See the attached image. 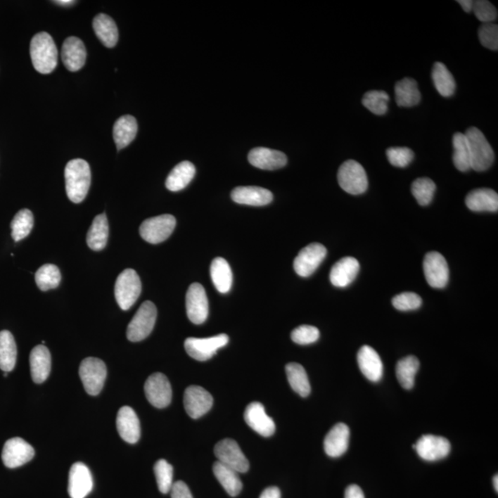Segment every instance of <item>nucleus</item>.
Here are the masks:
<instances>
[{
  "label": "nucleus",
  "mask_w": 498,
  "mask_h": 498,
  "mask_svg": "<svg viewBox=\"0 0 498 498\" xmlns=\"http://www.w3.org/2000/svg\"><path fill=\"white\" fill-rule=\"evenodd\" d=\"M66 192L73 203H81L90 189L91 174L90 165L85 160H71L65 168Z\"/></svg>",
  "instance_id": "obj_1"
},
{
  "label": "nucleus",
  "mask_w": 498,
  "mask_h": 498,
  "mask_svg": "<svg viewBox=\"0 0 498 498\" xmlns=\"http://www.w3.org/2000/svg\"><path fill=\"white\" fill-rule=\"evenodd\" d=\"M30 53L34 69L42 74H49L58 66V49L51 35L46 32L35 34L31 42Z\"/></svg>",
  "instance_id": "obj_2"
},
{
  "label": "nucleus",
  "mask_w": 498,
  "mask_h": 498,
  "mask_svg": "<svg viewBox=\"0 0 498 498\" xmlns=\"http://www.w3.org/2000/svg\"><path fill=\"white\" fill-rule=\"evenodd\" d=\"M464 135L469 145L471 168L477 172L487 170L493 165L494 153L484 133L473 127L468 129Z\"/></svg>",
  "instance_id": "obj_3"
},
{
  "label": "nucleus",
  "mask_w": 498,
  "mask_h": 498,
  "mask_svg": "<svg viewBox=\"0 0 498 498\" xmlns=\"http://www.w3.org/2000/svg\"><path fill=\"white\" fill-rule=\"evenodd\" d=\"M338 183L343 191L351 195L363 194L369 188L366 170L355 160H348L340 166Z\"/></svg>",
  "instance_id": "obj_4"
},
{
  "label": "nucleus",
  "mask_w": 498,
  "mask_h": 498,
  "mask_svg": "<svg viewBox=\"0 0 498 498\" xmlns=\"http://www.w3.org/2000/svg\"><path fill=\"white\" fill-rule=\"evenodd\" d=\"M141 293V281L132 269H124L115 284V296L121 309L129 310L138 300Z\"/></svg>",
  "instance_id": "obj_5"
},
{
  "label": "nucleus",
  "mask_w": 498,
  "mask_h": 498,
  "mask_svg": "<svg viewBox=\"0 0 498 498\" xmlns=\"http://www.w3.org/2000/svg\"><path fill=\"white\" fill-rule=\"evenodd\" d=\"M157 309L151 301L144 302L139 308L134 318L127 326V337L130 342L137 343L146 339L155 325Z\"/></svg>",
  "instance_id": "obj_6"
},
{
  "label": "nucleus",
  "mask_w": 498,
  "mask_h": 498,
  "mask_svg": "<svg viewBox=\"0 0 498 498\" xmlns=\"http://www.w3.org/2000/svg\"><path fill=\"white\" fill-rule=\"evenodd\" d=\"M79 373L89 395L96 396L102 391L108 376V369L102 360L96 357L85 358L79 366Z\"/></svg>",
  "instance_id": "obj_7"
},
{
  "label": "nucleus",
  "mask_w": 498,
  "mask_h": 498,
  "mask_svg": "<svg viewBox=\"0 0 498 498\" xmlns=\"http://www.w3.org/2000/svg\"><path fill=\"white\" fill-rule=\"evenodd\" d=\"M176 224L177 220L173 215L156 216L142 222L139 227V234L145 241L151 244H159L172 235Z\"/></svg>",
  "instance_id": "obj_8"
},
{
  "label": "nucleus",
  "mask_w": 498,
  "mask_h": 498,
  "mask_svg": "<svg viewBox=\"0 0 498 498\" xmlns=\"http://www.w3.org/2000/svg\"><path fill=\"white\" fill-rule=\"evenodd\" d=\"M229 342L226 334H220L210 338H188L185 340V349L189 357L198 361H207L215 357L219 349Z\"/></svg>",
  "instance_id": "obj_9"
},
{
  "label": "nucleus",
  "mask_w": 498,
  "mask_h": 498,
  "mask_svg": "<svg viewBox=\"0 0 498 498\" xmlns=\"http://www.w3.org/2000/svg\"><path fill=\"white\" fill-rule=\"evenodd\" d=\"M327 255V249L319 243H312L302 249L293 262V269L299 276L307 278L319 268Z\"/></svg>",
  "instance_id": "obj_10"
},
{
  "label": "nucleus",
  "mask_w": 498,
  "mask_h": 498,
  "mask_svg": "<svg viewBox=\"0 0 498 498\" xmlns=\"http://www.w3.org/2000/svg\"><path fill=\"white\" fill-rule=\"evenodd\" d=\"M215 454L219 462L236 473H247L249 469L248 459L235 440L227 438L216 444Z\"/></svg>",
  "instance_id": "obj_11"
},
{
  "label": "nucleus",
  "mask_w": 498,
  "mask_h": 498,
  "mask_svg": "<svg viewBox=\"0 0 498 498\" xmlns=\"http://www.w3.org/2000/svg\"><path fill=\"white\" fill-rule=\"evenodd\" d=\"M426 281L433 288L441 289L449 283V269L447 260L438 252H430L423 260Z\"/></svg>",
  "instance_id": "obj_12"
},
{
  "label": "nucleus",
  "mask_w": 498,
  "mask_h": 498,
  "mask_svg": "<svg viewBox=\"0 0 498 498\" xmlns=\"http://www.w3.org/2000/svg\"><path fill=\"white\" fill-rule=\"evenodd\" d=\"M145 395L154 407H167L172 401V388L168 378L162 373L153 374L144 385Z\"/></svg>",
  "instance_id": "obj_13"
},
{
  "label": "nucleus",
  "mask_w": 498,
  "mask_h": 498,
  "mask_svg": "<svg viewBox=\"0 0 498 498\" xmlns=\"http://www.w3.org/2000/svg\"><path fill=\"white\" fill-rule=\"evenodd\" d=\"M186 307L188 318L194 324H203L209 315V302L205 289L200 283H192L186 293Z\"/></svg>",
  "instance_id": "obj_14"
},
{
  "label": "nucleus",
  "mask_w": 498,
  "mask_h": 498,
  "mask_svg": "<svg viewBox=\"0 0 498 498\" xmlns=\"http://www.w3.org/2000/svg\"><path fill=\"white\" fill-rule=\"evenodd\" d=\"M34 449L25 440L14 438L8 440L3 447L2 461L6 467L14 469L32 461Z\"/></svg>",
  "instance_id": "obj_15"
},
{
  "label": "nucleus",
  "mask_w": 498,
  "mask_h": 498,
  "mask_svg": "<svg viewBox=\"0 0 498 498\" xmlns=\"http://www.w3.org/2000/svg\"><path fill=\"white\" fill-rule=\"evenodd\" d=\"M414 449L421 459L426 461H440L449 454V441L434 435H425L414 445Z\"/></svg>",
  "instance_id": "obj_16"
},
{
  "label": "nucleus",
  "mask_w": 498,
  "mask_h": 498,
  "mask_svg": "<svg viewBox=\"0 0 498 498\" xmlns=\"http://www.w3.org/2000/svg\"><path fill=\"white\" fill-rule=\"evenodd\" d=\"M213 398L206 390L198 386L186 388L184 394V405L186 414L193 419H198L212 409Z\"/></svg>",
  "instance_id": "obj_17"
},
{
  "label": "nucleus",
  "mask_w": 498,
  "mask_h": 498,
  "mask_svg": "<svg viewBox=\"0 0 498 498\" xmlns=\"http://www.w3.org/2000/svg\"><path fill=\"white\" fill-rule=\"evenodd\" d=\"M94 487L93 476L82 462H76L70 470L69 494L71 498H85Z\"/></svg>",
  "instance_id": "obj_18"
},
{
  "label": "nucleus",
  "mask_w": 498,
  "mask_h": 498,
  "mask_svg": "<svg viewBox=\"0 0 498 498\" xmlns=\"http://www.w3.org/2000/svg\"><path fill=\"white\" fill-rule=\"evenodd\" d=\"M245 421L249 428L263 437H271L274 434L275 423L271 417L267 415L265 408L260 402H252L245 411Z\"/></svg>",
  "instance_id": "obj_19"
},
{
  "label": "nucleus",
  "mask_w": 498,
  "mask_h": 498,
  "mask_svg": "<svg viewBox=\"0 0 498 498\" xmlns=\"http://www.w3.org/2000/svg\"><path fill=\"white\" fill-rule=\"evenodd\" d=\"M117 428L121 438L129 444L137 443L141 438V423L134 410L124 406L117 413Z\"/></svg>",
  "instance_id": "obj_20"
},
{
  "label": "nucleus",
  "mask_w": 498,
  "mask_h": 498,
  "mask_svg": "<svg viewBox=\"0 0 498 498\" xmlns=\"http://www.w3.org/2000/svg\"><path fill=\"white\" fill-rule=\"evenodd\" d=\"M248 162L255 167L263 170H277L287 164L286 154L269 148H255L248 153Z\"/></svg>",
  "instance_id": "obj_21"
},
{
  "label": "nucleus",
  "mask_w": 498,
  "mask_h": 498,
  "mask_svg": "<svg viewBox=\"0 0 498 498\" xmlns=\"http://www.w3.org/2000/svg\"><path fill=\"white\" fill-rule=\"evenodd\" d=\"M358 366L369 381L378 382L383 376V363L378 352L369 345L362 347L357 354Z\"/></svg>",
  "instance_id": "obj_22"
},
{
  "label": "nucleus",
  "mask_w": 498,
  "mask_h": 498,
  "mask_svg": "<svg viewBox=\"0 0 498 498\" xmlns=\"http://www.w3.org/2000/svg\"><path fill=\"white\" fill-rule=\"evenodd\" d=\"M360 264L352 257H345L332 267L330 280L332 286L345 288L350 286L359 272Z\"/></svg>",
  "instance_id": "obj_23"
},
{
  "label": "nucleus",
  "mask_w": 498,
  "mask_h": 498,
  "mask_svg": "<svg viewBox=\"0 0 498 498\" xmlns=\"http://www.w3.org/2000/svg\"><path fill=\"white\" fill-rule=\"evenodd\" d=\"M86 49L79 38L71 37L65 40L62 46L61 58L65 67L70 71H78L85 65Z\"/></svg>",
  "instance_id": "obj_24"
},
{
  "label": "nucleus",
  "mask_w": 498,
  "mask_h": 498,
  "mask_svg": "<svg viewBox=\"0 0 498 498\" xmlns=\"http://www.w3.org/2000/svg\"><path fill=\"white\" fill-rule=\"evenodd\" d=\"M235 203L249 206L268 205L274 200V195L268 189L260 186H238L231 193Z\"/></svg>",
  "instance_id": "obj_25"
},
{
  "label": "nucleus",
  "mask_w": 498,
  "mask_h": 498,
  "mask_svg": "<svg viewBox=\"0 0 498 498\" xmlns=\"http://www.w3.org/2000/svg\"><path fill=\"white\" fill-rule=\"evenodd\" d=\"M31 375L35 383L41 384L46 381L51 371V355L46 346L41 345L34 347L30 355Z\"/></svg>",
  "instance_id": "obj_26"
},
{
  "label": "nucleus",
  "mask_w": 498,
  "mask_h": 498,
  "mask_svg": "<svg viewBox=\"0 0 498 498\" xmlns=\"http://www.w3.org/2000/svg\"><path fill=\"white\" fill-rule=\"evenodd\" d=\"M350 429L345 423H337L326 435L324 449L328 456L338 458L348 449Z\"/></svg>",
  "instance_id": "obj_27"
},
{
  "label": "nucleus",
  "mask_w": 498,
  "mask_h": 498,
  "mask_svg": "<svg viewBox=\"0 0 498 498\" xmlns=\"http://www.w3.org/2000/svg\"><path fill=\"white\" fill-rule=\"evenodd\" d=\"M465 203L473 212H497L498 195L491 189H477L467 195Z\"/></svg>",
  "instance_id": "obj_28"
},
{
  "label": "nucleus",
  "mask_w": 498,
  "mask_h": 498,
  "mask_svg": "<svg viewBox=\"0 0 498 498\" xmlns=\"http://www.w3.org/2000/svg\"><path fill=\"white\" fill-rule=\"evenodd\" d=\"M138 123L132 115H123L118 118L114 124L113 135L117 150H122L129 146L137 136Z\"/></svg>",
  "instance_id": "obj_29"
},
{
  "label": "nucleus",
  "mask_w": 498,
  "mask_h": 498,
  "mask_svg": "<svg viewBox=\"0 0 498 498\" xmlns=\"http://www.w3.org/2000/svg\"><path fill=\"white\" fill-rule=\"evenodd\" d=\"M196 168L192 162L184 161L174 166L165 181V186L170 191H180L188 186L194 179Z\"/></svg>",
  "instance_id": "obj_30"
},
{
  "label": "nucleus",
  "mask_w": 498,
  "mask_h": 498,
  "mask_svg": "<svg viewBox=\"0 0 498 498\" xmlns=\"http://www.w3.org/2000/svg\"><path fill=\"white\" fill-rule=\"evenodd\" d=\"M108 221L105 213L97 215L88 231L87 245L94 251L103 250L108 245Z\"/></svg>",
  "instance_id": "obj_31"
},
{
  "label": "nucleus",
  "mask_w": 498,
  "mask_h": 498,
  "mask_svg": "<svg viewBox=\"0 0 498 498\" xmlns=\"http://www.w3.org/2000/svg\"><path fill=\"white\" fill-rule=\"evenodd\" d=\"M94 30L97 37L108 49H112L118 41L117 25L110 16L106 14H98L93 23Z\"/></svg>",
  "instance_id": "obj_32"
},
{
  "label": "nucleus",
  "mask_w": 498,
  "mask_h": 498,
  "mask_svg": "<svg viewBox=\"0 0 498 498\" xmlns=\"http://www.w3.org/2000/svg\"><path fill=\"white\" fill-rule=\"evenodd\" d=\"M395 100L397 105L402 108H413L421 101V93L416 81L404 78L396 83Z\"/></svg>",
  "instance_id": "obj_33"
},
{
  "label": "nucleus",
  "mask_w": 498,
  "mask_h": 498,
  "mask_svg": "<svg viewBox=\"0 0 498 498\" xmlns=\"http://www.w3.org/2000/svg\"><path fill=\"white\" fill-rule=\"evenodd\" d=\"M210 276L218 292L226 293L229 292L233 284L232 269L229 263L222 257H216L210 265Z\"/></svg>",
  "instance_id": "obj_34"
},
{
  "label": "nucleus",
  "mask_w": 498,
  "mask_h": 498,
  "mask_svg": "<svg viewBox=\"0 0 498 498\" xmlns=\"http://www.w3.org/2000/svg\"><path fill=\"white\" fill-rule=\"evenodd\" d=\"M17 361V345L13 335L8 331H0V369L13 371Z\"/></svg>",
  "instance_id": "obj_35"
},
{
  "label": "nucleus",
  "mask_w": 498,
  "mask_h": 498,
  "mask_svg": "<svg viewBox=\"0 0 498 498\" xmlns=\"http://www.w3.org/2000/svg\"><path fill=\"white\" fill-rule=\"evenodd\" d=\"M213 473L228 494H230L231 497L238 496L243 487L238 473L225 466L221 462L216 461L213 465Z\"/></svg>",
  "instance_id": "obj_36"
},
{
  "label": "nucleus",
  "mask_w": 498,
  "mask_h": 498,
  "mask_svg": "<svg viewBox=\"0 0 498 498\" xmlns=\"http://www.w3.org/2000/svg\"><path fill=\"white\" fill-rule=\"evenodd\" d=\"M434 85L440 96H452L456 90V82L452 74L441 62H435L432 70Z\"/></svg>",
  "instance_id": "obj_37"
},
{
  "label": "nucleus",
  "mask_w": 498,
  "mask_h": 498,
  "mask_svg": "<svg viewBox=\"0 0 498 498\" xmlns=\"http://www.w3.org/2000/svg\"><path fill=\"white\" fill-rule=\"evenodd\" d=\"M287 378L290 388L301 397H307L310 394L311 387L307 372L301 364L290 363L286 367Z\"/></svg>",
  "instance_id": "obj_38"
},
{
  "label": "nucleus",
  "mask_w": 498,
  "mask_h": 498,
  "mask_svg": "<svg viewBox=\"0 0 498 498\" xmlns=\"http://www.w3.org/2000/svg\"><path fill=\"white\" fill-rule=\"evenodd\" d=\"M420 362L415 357L402 358L396 366L397 378L405 390H411L414 386L415 376L419 370Z\"/></svg>",
  "instance_id": "obj_39"
},
{
  "label": "nucleus",
  "mask_w": 498,
  "mask_h": 498,
  "mask_svg": "<svg viewBox=\"0 0 498 498\" xmlns=\"http://www.w3.org/2000/svg\"><path fill=\"white\" fill-rule=\"evenodd\" d=\"M453 162L455 167L461 172H467L471 169V156L469 145L466 136L458 132L453 136Z\"/></svg>",
  "instance_id": "obj_40"
},
{
  "label": "nucleus",
  "mask_w": 498,
  "mask_h": 498,
  "mask_svg": "<svg viewBox=\"0 0 498 498\" xmlns=\"http://www.w3.org/2000/svg\"><path fill=\"white\" fill-rule=\"evenodd\" d=\"M34 215L31 210L23 209L18 212L11 224V236L14 241L19 242L27 237L34 227Z\"/></svg>",
  "instance_id": "obj_41"
},
{
  "label": "nucleus",
  "mask_w": 498,
  "mask_h": 498,
  "mask_svg": "<svg viewBox=\"0 0 498 498\" xmlns=\"http://www.w3.org/2000/svg\"><path fill=\"white\" fill-rule=\"evenodd\" d=\"M61 281V274L58 267L54 264H46L38 269L35 274V283L41 290L55 289Z\"/></svg>",
  "instance_id": "obj_42"
},
{
  "label": "nucleus",
  "mask_w": 498,
  "mask_h": 498,
  "mask_svg": "<svg viewBox=\"0 0 498 498\" xmlns=\"http://www.w3.org/2000/svg\"><path fill=\"white\" fill-rule=\"evenodd\" d=\"M435 184L434 181L423 177L414 180L411 184V193L421 206H428L434 198Z\"/></svg>",
  "instance_id": "obj_43"
},
{
  "label": "nucleus",
  "mask_w": 498,
  "mask_h": 498,
  "mask_svg": "<svg viewBox=\"0 0 498 498\" xmlns=\"http://www.w3.org/2000/svg\"><path fill=\"white\" fill-rule=\"evenodd\" d=\"M390 96L384 91H369L364 94L362 103L373 114L382 115L388 111V103Z\"/></svg>",
  "instance_id": "obj_44"
},
{
  "label": "nucleus",
  "mask_w": 498,
  "mask_h": 498,
  "mask_svg": "<svg viewBox=\"0 0 498 498\" xmlns=\"http://www.w3.org/2000/svg\"><path fill=\"white\" fill-rule=\"evenodd\" d=\"M154 474H155L157 485L162 494L170 493L173 486L174 470L171 464L165 459H160L154 465Z\"/></svg>",
  "instance_id": "obj_45"
},
{
  "label": "nucleus",
  "mask_w": 498,
  "mask_h": 498,
  "mask_svg": "<svg viewBox=\"0 0 498 498\" xmlns=\"http://www.w3.org/2000/svg\"><path fill=\"white\" fill-rule=\"evenodd\" d=\"M387 157L390 165L404 168L413 162L414 153L407 147H392L387 150Z\"/></svg>",
  "instance_id": "obj_46"
},
{
  "label": "nucleus",
  "mask_w": 498,
  "mask_h": 498,
  "mask_svg": "<svg viewBox=\"0 0 498 498\" xmlns=\"http://www.w3.org/2000/svg\"><path fill=\"white\" fill-rule=\"evenodd\" d=\"M474 15L480 22L484 23H493L497 18L496 7L487 0H477L473 1V10Z\"/></svg>",
  "instance_id": "obj_47"
},
{
  "label": "nucleus",
  "mask_w": 498,
  "mask_h": 498,
  "mask_svg": "<svg viewBox=\"0 0 498 498\" xmlns=\"http://www.w3.org/2000/svg\"><path fill=\"white\" fill-rule=\"evenodd\" d=\"M290 338L293 342L298 345H311L319 339V331L313 326L303 325L295 328L290 334Z\"/></svg>",
  "instance_id": "obj_48"
},
{
  "label": "nucleus",
  "mask_w": 498,
  "mask_h": 498,
  "mask_svg": "<svg viewBox=\"0 0 498 498\" xmlns=\"http://www.w3.org/2000/svg\"><path fill=\"white\" fill-rule=\"evenodd\" d=\"M422 303V298L417 293L411 292L400 293L392 299L393 307L400 311L418 309Z\"/></svg>",
  "instance_id": "obj_49"
},
{
  "label": "nucleus",
  "mask_w": 498,
  "mask_h": 498,
  "mask_svg": "<svg viewBox=\"0 0 498 498\" xmlns=\"http://www.w3.org/2000/svg\"><path fill=\"white\" fill-rule=\"evenodd\" d=\"M479 40L486 49L497 51L498 27L494 23H484L479 28Z\"/></svg>",
  "instance_id": "obj_50"
},
{
  "label": "nucleus",
  "mask_w": 498,
  "mask_h": 498,
  "mask_svg": "<svg viewBox=\"0 0 498 498\" xmlns=\"http://www.w3.org/2000/svg\"><path fill=\"white\" fill-rule=\"evenodd\" d=\"M170 493L171 498H193L188 485L182 481L174 483L172 486Z\"/></svg>",
  "instance_id": "obj_51"
},
{
  "label": "nucleus",
  "mask_w": 498,
  "mask_h": 498,
  "mask_svg": "<svg viewBox=\"0 0 498 498\" xmlns=\"http://www.w3.org/2000/svg\"><path fill=\"white\" fill-rule=\"evenodd\" d=\"M345 498H364L363 490L357 485H352L347 487Z\"/></svg>",
  "instance_id": "obj_52"
},
{
  "label": "nucleus",
  "mask_w": 498,
  "mask_h": 498,
  "mask_svg": "<svg viewBox=\"0 0 498 498\" xmlns=\"http://www.w3.org/2000/svg\"><path fill=\"white\" fill-rule=\"evenodd\" d=\"M260 498H281V491L278 487L272 486V487L266 488L260 494Z\"/></svg>",
  "instance_id": "obj_53"
},
{
  "label": "nucleus",
  "mask_w": 498,
  "mask_h": 498,
  "mask_svg": "<svg viewBox=\"0 0 498 498\" xmlns=\"http://www.w3.org/2000/svg\"><path fill=\"white\" fill-rule=\"evenodd\" d=\"M458 3L464 8L465 13H469L473 10V1L471 0H459Z\"/></svg>",
  "instance_id": "obj_54"
},
{
  "label": "nucleus",
  "mask_w": 498,
  "mask_h": 498,
  "mask_svg": "<svg viewBox=\"0 0 498 498\" xmlns=\"http://www.w3.org/2000/svg\"><path fill=\"white\" fill-rule=\"evenodd\" d=\"M56 4L60 5V6H70L74 4L75 1H72V0H56L55 1Z\"/></svg>",
  "instance_id": "obj_55"
},
{
  "label": "nucleus",
  "mask_w": 498,
  "mask_h": 498,
  "mask_svg": "<svg viewBox=\"0 0 498 498\" xmlns=\"http://www.w3.org/2000/svg\"><path fill=\"white\" fill-rule=\"evenodd\" d=\"M494 487L496 489V491L498 492V476L496 475L494 477Z\"/></svg>",
  "instance_id": "obj_56"
}]
</instances>
